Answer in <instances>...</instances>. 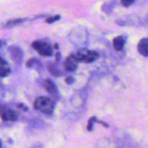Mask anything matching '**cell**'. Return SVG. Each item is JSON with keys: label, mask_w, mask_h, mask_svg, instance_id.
Instances as JSON below:
<instances>
[{"label": "cell", "mask_w": 148, "mask_h": 148, "mask_svg": "<svg viewBox=\"0 0 148 148\" xmlns=\"http://www.w3.org/2000/svg\"><path fill=\"white\" fill-rule=\"evenodd\" d=\"M35 109L42 113L50 115L53 113L55 103L53 100L46 97H39L36 99L33 104Z\"/></svg>", "instance_id": "6da1fadb"}, {"label": "cell", "mask_w": 148, "mask_h": 148, "mask_svg": "<svg viewBox=\"0 0 148 148\" xmlns=\"http://www.w3.org/2000/svg\"><path fill=\"white\" fill-rule=\"evenodd\" d=\"M69 38L71 42L76 46L84 45L88 41V32L85 28H75L69 33Z\"/></svg>", "instance_id": "7a4b0ae2"}, {"label": "cell", "mask_w": 148, "mask_h": 148, "mask_svg": "<svg viewBox=\"0 0 148 148\" xmlns=\"http://www.w3.org/2000/svg\"><path fill=\"white\" fill-rule=\"evenodd\" d=\"M76 56L78 62H84L86 63H90L96 60L98 57V54L95 51L88 50L82 48L77 52Z\"/></svg>", "instance_id": "3957f363"}, {"label": "cell", "mask_w": 148, "mask_h": 148, "mask_svg": "<svg viewBox=\"0 0 148 148\" xmlns=\"http://www.w3.org/2000/svg\"><path fill=\"white\" fill-rule=\"evenodd\" d=\"M32 47L34 48L38 53L41 56H51L52 55L53 51H52L51 46L49 44L42 41H36L32 44Z\"/></svg>", "instance_id": "277c9868"}, {"label": "cell", "mask_w": 148, "mask_h": 148, "mask_svg": "<svg viewBox=\"0 0 148 148\" xmlns=\"http://www.w3.org/2000/svg\"><path fill=\"white\" fill-rule=\"evenodd\" d=\"M0 117L6 121H15L18 118V114L7 106L0 104Z\"/></svg>", "instance_id": "5b68a950"}, {"label": "cell", "mask_w": 148, "mask_h": 148, "mask_svg": "<svg viewBox=\"0 0 148 148\" xmlns=\"http://www.w3.org/2000/svg\"><path fill=\"white\" fill-rule=\"evenodd\" d=\"M8 52L10 57H11V59L15 63L20 64L23 62V52L20 47L13 45V46H10L8 48Z\"/></svg>", "instance_id": "8992f818"}, {"label": "cell", "mask_w": 148, "mask_h": 148, "mask_svg": "<svg viewBox=\"0 0 148 148\" xmlns=\"http://www.w3.org/2000/svg\"><path fill=\"white\" fill-rule=\"evenodd\" d=\"M78 65V60L77 59L76 56L74 55H70L66 58L63 63V67L65 71L68 72H72L77 69Z\"/></svg>", "instance_id": "52a82bcc"}, {"label": "cell", "mask_w": 148, "mask_h": 148, "mask_svg": "<svg viewBox=\"0 0 148 148\" xmlns=\"http://www.w3.org/2000/svg\"><path fill=\"white\" fill-rule=\"evenodd\" d=\"M137 49L140 55L144 57H148V37L144 38L139 41Z\"/></svg>", "instance_id": "ba28073f"}, {"label": "cell", "mask_w": 148, "mask_h": 148, "mask_svg": "<svg viewBox=\"0 0 148 148\" xmlns=\"http://www.w3.org/2000/svg\"><path fill=\"white\" fill-rule=\"evenodd\" d=\"M43 88H44L49 94L54 96H56V94H58V91L57 89H56V85H55L54 83L52 81H51L50 79L45 80L43 82Z\"/></svg>", "instance_id": "9c48e42d"}, {"label": "cell", "mask_w": 148, "mask_h": 148, "mask_svg": "<svg viewBox=\"0 0 148 148\" xmlns=\"http://www.w3.org/2000/svg\"><path fill=\"white\" fill-rule=\"evenodd\" d=\"M11 72L10 67L4 58L0 57V77L7 76Z\"/></svg>", "instance_id": "30bf717a"}, {"label": "cell", "mask_w": 148, "mask_h": 148, "mask_svg": "<svg viewBox=\"0 0 148 148\" xmlns=\"http://www.w3.org/2000/svg\"><path fill=\"white\" fill-rule=\"evenodd\" d=\"M126 43V39L124 36H119L114 38L113 41V45L114 48L117 51H121L124 47Z\"/></svg>", "instance_id": "8fae6325"}, {"label": "cell", "mask_w": 148, "mask_h": 148, "mask_svg": "<svg viewBox=\"0 0 148 148\" xmlns=\"http://www.w3.org/2000/svg\"><path fill=\"white\" fill-rule=\"evenodd\" d=\"M27 20V18H16L12 19V20H8L4 24V28H12L14 26H18V25L21 24L22 23H24L25 21Z\"/></svg>", "instance_id": "7c38bea8"}, {"label": "cell", "mask_w": 148, "mask_h": 148, "mask_svg": "<svg viewBox=\"0 0 148 148\" xmlns=\"http://www.w3.org/2000/svg\"><path fill=\"white\" fill-rule=\"evenodd\" d=\"M49 71L53 75V76H56V77H59L61 76V75H63V73L57 68L55 65L53 64H51V65H49Z\"/></svg>", "instance_id": "4fadbf2b"}, {"label": "cell", "mask_w": 148, "mask_h": 148, "mask_svg": "<svg viewBox=\"0 0 148 148\" xmlns=\"http://www.w3.org/2000/svg\"><path fill=\"white\" fill-rule=\"evenodd\" d=\"M61 18V16L57 15H54V16H52V17H48L47 19L46 20V23H52L53 22L56 21V20H60Z\"/></svg>", "instance_id": "5bb4252c"}, {"label": "cell", "mask_w": 148, "mask_h": 148, "mask_svg": "<svg viewBox=\"0 0 148 148\" xmlns=\"http://www.w3.org/2000/svg\"><path fill=\"white\" fill-rule=\"evenodd\" d=\"M94 118L95 117L90 118L89 119V120H88V126H87L88 131H92V126H93V123H95V122H94Z\"/></svg>", "instance_id": "9a60e30c"}, {"label": "cell", "mask_w": 148, "mask_h": 148, "mask_svg": "<svg viewBox=\"0 0 148 148\" xmlns=\"http://www.w3.org/2000/svg\"><path fill=\"white\" fill-rule=\"evenodd\" d=\"M135 1L136 0H121V4H122L124 7H129V6L132 5Z\"/></svg>", "instance_id": "2e32d148"}, {"label": "cell", "mask_w": 148, "mask_h": 148, "mask_svg": "<svg viewBox=\"0 0 148 148\" xmlns=\"http://www.w3.org/2000/svg\"><path fill=\"white\" fill-rule=\"evenodd\" d=\"M37 61V59H35V58H31V59H29L28 61H27V62H26V66L28 67V68H32V67L33 66V65H34Z\"/></svg>", "instance_id": "e0dca14e"}, {"label": "cell", "mask_w": 148, "mask_h": 148, "mask_svg": "<svg viewBox=\"0 0 148 148\" xmlns=\"http://www.w3.org/2000/svg\"><path fill=\"white\" fill-rule=\"evenodd\" d=\"M112 7H113V6L111 5V4H106L103 6L102 9L104 12H108L111 11V10H112Z\"/></svg>", "instance_id": "ac0fdd59"}, {"label": "cell", "mask_w": 148, "mask_h": 148, "mask_svg": "<svg viewBox=\"0 0 148 148\" xmlns=\"http://www.w3.org/2000/svg\"><path fill=\"white\" fill-rule=\"evenodd\" d=\"M65 81H66V83L67 84H69V85H71V84H72L74 83V81H75V79H74L72 77L69 76V77H67V78H66V79H65Z\"/></svg>", "instance_id": "d6986e66"}, {"label": "cell", "mask_w": 148, "mask_h": 148, "mask_svg": "<svg viewBox=\"0 0 148 148\" xmlns=\"http://www.w3.org/2000/svg\"><path fill=\"white\" fill-rule=\"evenodd\" d=\"M17 107H18V108H20V109H22V110H24V111H27V110H28V108H27V107H25V106L23 104H22V103L17 104Z\"/></svg>", "instance_id": "ffe728a7"}, {"label": "cell", "mask_w": 148, "mask_h": 148, "mask_svg": "<svg viewBox=\"0 0 148 148\" xmlns=\"http://www.w3.org/2000/svg\"><path fill=\"white\" fill-rule=\"evenodd\" d=\"M61 57H62V55H61L60 52H57V53L56 54V55H55V59H56V62H60Z\"/></svg>", "instance_id": "44dd1931"}, {"label": "cell", "mask_w": 148, "mask_h": 148, "mask_svg": "<svg viewBox=\"0 0 148 148\" xmlns=\"http://www.w3.org/2000/svg\"><path fill=\"white\" fill-rule=\"evenodd\" d=\"M5 44H6V43H5V41H4L0 40V48L2 47V46H4Z\"/></svg>", "instance_id": "7402d4cb"}, {"label": "cell", "mask_w": 148, "mask_h": 148, "mask_svg": "<svg viewBox=\"0 0 148 148\" xmlns=\"http://www.w3.org/2000/svg\"><path fill=\"white\" fill-rule=\"evenodd\" d=\"M30 148H43V147H42V146H40V145H36V146L32 147Z\"/></svg>", "instance_id": "603a6c76"}, {"label": "cell", "mask_w": 148, "mask_h": 148, "mask_svg": "<svg viewBox=\"0 0 148 148\" xmlns=\"http://www.w3.org/2000/svg\"><path fill=\"white\" fill-rule=\"evenodd\" d=\"M54 48H55V49H59V44H54Z\"/></svg>", "instance_id": "cb8c5ba5"}, {"label": "cell", "mask_w": 148, "mask_h": 148, "mask_svg": "<svg viewBox=\"0 0 148 148\" xmlns=\"http://www.w3.org/2000/svg\"><path fill=\"white\" fill-rule=\"evenodd\" d=\"M1 147V141H0V148Z\"/></svg>", "instance_id": "d4e9b609"}]
</instances>
